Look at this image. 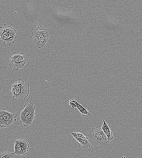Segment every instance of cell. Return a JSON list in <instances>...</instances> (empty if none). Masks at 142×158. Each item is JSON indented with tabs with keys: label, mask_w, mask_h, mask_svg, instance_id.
Returning a JSON list of instances; mask_svg holds the SVG:
<instances>
[{
	"label": "cell",
	"mask_w": 142,
	"mask_h": 158,
	"mask_svg": "<svg viewBox=\"0 0 142 158\" xmlns=\"http://www.w3.org/2000/svg\"><path fill=\"white\" fill-rule=\"evenodd\" d=\"M87 137L91 145L98 149L106 148L110 142L102 129L97 127L90 130Z\"/></svg>",
	"instance_id": "obj_1"
},
{
	"label": "cell",
	"mask_w": 142,
	"mask_h": 158,
	"mask_svg": "<svg viewBox=\"0 0 142 158\" xmlns=\"http://www.w3.org/2000/svg\"><path fill=\"white\" fill-rule=\"evenodd\" d=\"M11 91L10 94L14 98L19 101H23L30 93L29 84L28 82H25L20 79L13 84L9 86Z\"/></svg>",
	"instance_id": "obj_2"
},
{
	"label": "cell",
	"mask_w": 142,
	"mask_h": 158,
	"mask_svg": "<svg viewBox=\"0 0 142 158\" xmlns=\"http://www.w3.org/2000/svg\"><path fill=\"white\" fill-rule=\"evenodd\" d=\"M50 34L47 28L40 26L31 32V38L36 46L40 49L45 46L48 40Z\"/></svg>",
	"instance_id": "obj_3"
},
{
	"label": "cell",
	"mask_w": 142,
	"mask_h": 158,
	"mask_svg": "<svg viewBox=\"0 0 142 158\" xmlns=\"http://www.w3.org/2000/svg\"><path fill=\"white\" fill-rule=\"evenodd\" d=\"M10 67L14 70L25 69L29 64L28 57L24 53L14 52L8 61Z\"/></svg>",
	"instance_id": "obj_4"
},
{
	"label": "cell",
	"mask_w": 142,
	"mask_h": 158,
	"mask_svg": "<svg viewBox=\"0 0 142 158\" xmlns=\"http://www.w3.org/2000/svg\"><path fill=\"white\" fill-rule=\"evenodd\" d=\"M24 107V110L20 113L19 120L22 123L24 127H27L32 124L35 118L36 107L31 102L25 104Z\"/></svg>",
	"instance_id": "obj_5"
},
{
	"label": "cell",
	"mask_w": 142,
	"mask_h": 158,
	"mask_svg": "<svg viewBox=\"0 0 142 158\" xmlns=\"http://www.w3.org/2000/svg\"><path fill=\"white\" fill-rule=\"evenodd\" d=\"M16 31L14 28L4 23L3 26L0 27L1 41L3 43H6L9 45L14 43L17 38Z\"/></svg>",
	"instance_id": "obj_6"
},
{
	"label": "cell",
	"mask_w": 142,
	"mask_h": 158,
	"mask_svg": "<svg viewBox=\"0 0 142 158\" xmlns=\"http://www.w3.org/2000/svg\"><path fill=\"white\" fill-rule=\"evenodd\" d=\"M17 114L10 112L5 108L0 111V126L1 128L9 127L16 121Z\"/></svg>",
	"instance_id": "obj_7"
},
{
	"label": "cell",
	"mask_w": 142,
	"mask_h": 158,
	"mask_svg": "<svg viewBox=\"0 0 142 158\" xmlns=\"http://www.w3.org/2000/svg\"><path fill=\"white\" fill-rule=\"evenodd\" d=\"M71 134L74 138L81 145L83 148H87L91 147V144L87 137L81 133L78 132H71Z\"/></svg>",
	"instance_id": "obj_8"
},
{
	"label": "cell",
	"mask_w": 142,
	"mask_h": 158,
	"mask_svg": "<svg viewBox=\"0 0 142 158\" xmlns=\"http://www.w3.org/2000/svg\"><path fill=\"white\" fill-rule=\"evenodd\" d=\"M101 128L106 134L109 141L112 140L114 138L112 132L104 120H103V125Z\"/></svg>",
	"instance_id": "obj_9"
},
{
	"label": "cell",
	"mask_w": 142,
	"mask_h": 158,
	"mask_svg": "<svg viewBox=\"0 0 142 158\" xmlns=\"http://www.w3.org/2000/svg\"><path fill=\"white\" fill-rule=\"evenodd\" d=\"M21 147L22 155L25 156L28 150L29 145L28 142L26 139H19Z\"/></svg>",
	"instance_id": "obj_10"
},
{
	"label": "cell",
	"mask_w": 142,
	"mask_h": 158,
	"mask_svg": "<svg viewBox=\"0 0 142 158\" xmlns=\"http://www.w3.org/2000/svg\"><path fill=\"white\" fill-rule=\"evenodd\" d=\"M75 103L76 107L80 111L81 115L83 116H90L91 114L89 112L87 109L83 107L81 105L78 103L75 100Z\"/></svg>",
	"instance_id": "obj_11"
},
{
	"label": "cell",
	"mask_w": 142,
	"mask_h": 158,
	"mask_svg": "<svg viewBox=\"0 0 142 158\" xmlns=\"http://www.w3.org/2000/svg\"><path fill=\"white\" fill-rule=\"evenodd\" d=\"M15 143V152L13 153L15 154L18 156L22 155L21 147L20 144L19 139H17L14 141Z\"/></svg>",
	"instance_id": "obj_12"
},
{
	"label": "cell",
	"mask_w": 142,
	"mask_h": 158,
	"mask_svg": "<svg viewBox=\"0 0 142 158\" xmlns=\"http://www.w3.org/2000/svg\"><path fill=\"white\" fill-rule=\"evenodd\" d=\"M12 154V153L3 151L0 153V158H7Z\"/></svg>",
	"instance_id": "obj_13"
},
{
	"label": "cell",
	"mask_w": 142,
	"mask_h": 158,
	"mask_svg": "<svg viewBox=\"0 0 142 158\" xmlns=\"http://www.w3.org/2000/svg\"><path fill=\"white\" fill-rule=\"evenodd\" d=\"M75 100L72 99L70 100L69 105H70L73 108H75L76 107V105L75 103Z\"/></svg>",
	"instance_id": "obj_14"
},
{
	"label": "cell",
	"mask_w": 142,
	"mask_h": 158,
	"mask_svg": "<svg viewBox=\"0 0 142 158\" xmlns=\"http://www.w3.org/2000/svg\"><path fill=\"white\" fill-rule=\"evenodd\" d=\"M15 156V154H14L13 153H12V155L7 157V158H14V157Z\"/></svg>",
	"instance_id": "obj_15"
}]
</instances>
